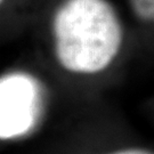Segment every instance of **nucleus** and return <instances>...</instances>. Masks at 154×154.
<instances>
[{
	"mask_svg": "<svg viewBox=\"0 0 154 154\" xmlns=\"http://www.w3.org/2000/svg\"><path fill=\"white\" fill-rule=\"evenodd\" d=\"M53 34L60 65L79 74L106 70L123 44L121 20L109 0H64L53 18Z\"/></svg>",
	"mask_w": 154,
	"mask_h": 154,
	"instance_id": "nucleus-1",
	"label": "nucleus"
},
{
	"mask_svg": "<svg viewBox=\"0 0 154 154\" xmlns=\"http://www.w3.org/2000/svg\"><path fill=\"white\" fill-rule=\"evenodd\" d=\"M39 111V87L25 74L0 79V138L22 136L34 126Z\"/></svg>",
	"mask_w": 154,
	"mask_h": 154,
	"instance_id": "nucleus-2",
	"label": "nucleus"
},
{
	"mask_svg": "<svg viewBox=\"0 0 154 154\" xmlns=\"http://www.w3.org/2000/svg\"><path fill=\"white\" fill-rule=\"evenodd\" d=\"M130 9L144 22L154 24V0H127Z\"/></svg>",
	"mask_w": 154,
	"mask_h": 154,
	"instance_id": "nucleus-3",
	"label": "nucleus"
},
{
	"mask_svg": "<svg viewBox=\"0 0 154 154\" xmlns=\"http://www.w3.org/2000/svg\"><path fill=\"white\" fill-rule=\"evenodd\" d=\"M112 154H154V152L145 149H127Z\"/></svg>",
	"mask_w": 154,
	"mask_h": 154,
	"instance_id": "nucleus-4",
	"label": "nucleus"
},
{
	"mask_svg": "<svg viewBox=\"0 0 154 154\" xmlns=\"http://www.w3.org/2000/svg\"><path fill=\"white\" fill-rule=\"evenodd\" d=\"M2 1H4V0H0V4H1V2H2Z\"/></svg>",
	"mask_w": 154,
	"mask_h": 154,
	"instance_id": "nucleus-5",
	"label": "nucleus"
}]
</instances>
